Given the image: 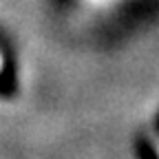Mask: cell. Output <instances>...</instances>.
Here are the masks:
<instances>
[{
  "label": "cell",
  "instance_id": "cell-1",
  "mask_svg": "<svg viewBox=\"0 0 159 159\" xmlns=\"http://www.w3.org/2000/svg\"><path fill=\"white\" fill-rule=\"evenodd\" d=\"M86 2H91V5H97V7H104V5H111V2H115V0H86Z\"/></svg>",
  "mask_w": 159,
  "mask_h": 159
}]
</instances>
